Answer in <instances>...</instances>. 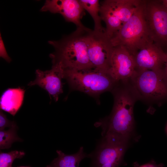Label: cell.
<instances>
[{"mask_svg":"<svg viewBox=\"0 0 167 167\" xmlns=\"http://www.w3.org/2000/svg\"><path fill=\"white\" fill-rule=\"evenodd\" d=\"M90 30L86 27L75 31L58 41L48 43L54 49L49 57L52 63H60L64 70H87L94 69L88 57L87 36Z\"/></svg>","mask_w":167,"mask_h":167,"instance_id":"cell-2","label":"cell"},{"mask_svg":"<svg viewBox=\"0 0 167 167\" xmlns=\"http://www.w3.org/2000/svg\"><path fill=\"white\" fill-rule=\"evenodd\" d=\"M64 75L72 89L93 96L112 91L118 83L108 73L95 69L83 71L65 70Z\"/></svg>","mask_w":167,"mask_h":167,"instance_id":"cell-5","label":"cell"},{"mask_svg":"<svg viewBox=\"0 0 167 167\" xmlns=\"http://www.w3.org/2000/svg\"><path fill=\"white\" fill-rule=\"evenodd\" d=\"M118 83L112 90L114 104L109 116L96 122L103 138L127 143L134 125L133 109L137 98L128 81Z\"/></svg>","mask_w":167,"mask_h":167,"instance_id":"cell-1","label":"cell"},{"mask_svg":"<svg viewBox=\"0 0 167 167\" xmlns=\"http://www.w3.org/2000/svg\"><path fill=\"white\" fill-rule=\"evenodd\" d=\"M27 167V166H20V167Z\"/></svg>","mask_w":167,"mask_h":167,"instance_id":"cell-25","label":"cell"},{"mask_svg":"<svg viewBox=\"0 0 167 167\" xmlns=\"http://www.w3.org/2000/svg\"><path fill=\"white\" fill-rule=\"evenodd\" d=\"M144 14L151 37L161 47L167 45V8L162 0H145Z\"/></svg>","mask_w":167,"mask_h":167,"instance_id":"cell-6","label":"cell"},{"mask_svg":"<svg viewBox=\"0 0 167 167\" xmlns=\"http://www.w3.org/2000/svg\"><path fill=\"white\" fill-rule=\"evenodd\" d=\"M166 53V55H167V58H166V61L165 63V65L164 69H165V71L166 75L167 77V52Z\"/></svg>","mask_w":167,"mask_h":167,"instance_id":"cell-23","label":"cell"},{"mask_svg":"<svg viewBox=\"0 0 167 167\" xmlns=\"http://www.w3.org/2000/svg\"><path fill=\"white\" fill-rule=\"evenodd\" d=\"M105 1L114 15L123 24L131 18L142 1L140 0Z\"/></svg>","mask_w":167,"mask_h":167,"instance_id":"cell-14","label":"cell"},{"mask_svg":"<svg viewBox=\"0 0 167 167\" xmlns=\"http://www.w3.org/2000/svg\"><path fill=\"white\" fill-rule=\"evenodd\" d=\"M134 57L137 69L156 70L164 68L167 55L161 46L152 41L139 50Z\"/></svg>","mask_w":167,"mask_h":167,"instance_id":"cell-12","label":"cell"},{"mask_svg":"<svg viewBox=\"0 0 167 167\" xmlns=\"http://www.w3.org/2000/svg\"><path fill=\"white\" fill-rule=\"evenodd\" d=\"M84 10L79 0H46L40 10L60 14L66 21L74 24L77 28L85 27L81 21Z\"/></svg>","mask_w":167,"mask_h":167,"instance_id":"cell-11","label":"cell"},{"mask_svg":"<svg viewBox=\"0 0 167 167\" xmlns=\"http://www.w3.org/2000/svg\"><path fill=\"white\" fill-rule=\"evenodd\" d=\"M162 1L164 4L167 8V0H162Z\"/></svg>","mask_w":167,"mask_h":167,"instance_id":"cell-24","label":"cell"},{"mask_svg":"<svg viewBox=\"0 0 167 167\" xmlns=\"http://www.w3.org/2000/svg\"><path fill=\"white\" fill-rule=\"evenodd\" d=\"M52 64V68L49 70L43 71L37 69L36 79L30 82L28 85H38L47 91L57 101L59 95L63 92L62 80L64 78V70L60 63Z\"/></svg>","mask_w":167,"mask_h":167,"instance_id":"cell-10","label":"cell"},{"mask_svg":"<svg viewBox=\"0 0 167 167\" xmlns=\"http://www.w3.org/2000/svg\"><path fill=\"white\" fill-rule=\"evenodd\" d=\"M128 81L137 98L156 102L167 99V77L164 68L156 70L136 69Z\"/></svg>","mask_w":167,"mask_h":167,"instance_id":"cell-4","label":"cell"},{"mask_svg":"<svg viewBox=\"0 0 167 167\" xmlns=\"http://www.w3.org/2000/svg\"><path fill=\"white\" fill-rule=\"evenodd\" d=\"M56 152L58 156L46 167H79L83 159L89 157V154L84 152L82 147L76 153L71 155L66 154L60 150H57Z\"/></svg>","mask_w":167,"mask_h":167,"instance_id":"cell-16","label":"cell"},{"mask_svg":"<svg viewBox=\"0 0 167 167\" xmlns=\"http://www.w3.org/2000/svg\"><path fill=\"white\" fill-rule=\"evenodd\" d=\"M25 92L24 89L19 87L5 90L0 97L1 109L14 116L23 103Z\"/></svg>","mask_w":167,"mask_h":167,"instance_id":"cell-13","label":"cell"},{"mask_svg":"<svg viewBox=\"0 0 167 167\" xmlns=\"http://www.w3.org/2000/svg\"><path fill=\"white\" fill-rule=\"evenodd\" d=\"M16 125L14 121H11L6 118V116L3 112L2 110L0 111V131L3 130L6 127L10 128Z\"/></svg>","mask_w":167,"mask_h":167,"instance_id":"cell-20","label":"cell"},{"mask_svg":"<svg viewBox=\"0 0 167 167\" xmlns=\"http://www.w3.org/2000/svg\"><path fill=\"white\" fill-rule=\"evenodd\" d=\"M100 15L102 20L105 23V32L110 39L120 30L123 24L114 15L105 1L100 4Z\"/></svg>","mask_w":167,"mask_h":167,"instance_id":"cell-15","label":"cell"},{"mask_svg":"<svg viewBox=\"0 0 167 167\" xmlns=\"http://www.w3.org/2000/svg\"><path fill=\"white\" fill-rule=\"evenodd\" d=\"M126 145L103 138L95 152L89 154L91 167H119Z\"/></svg>","mask_w":167,"mask_h":167,"instance_id":"cell-8","label":"cell"},{"mask_svg":"<svg viewBox=\"0 0 167 167\" xmlns=\"http://www.w3.org/2000/svg\"><path fill=\"white\" fill-rule=\"evenodd\" d=\"M87 42L88 57L94 69L108 73L113 49L110 39L105 32L90 29L87 35Z\"/></svg>","mask_w":167,"mask_h":167,"instance_id":"cell-7","label":"cell"},{"mask_svg":"<svg viewBox=\"0 0 167 167\" xmlns=\"http://www.w3.org/2000/svg\"><path fill=\"white\" fill-rule=\"evenodd\" d=\"M164 165L162 164L156 165L153 163H148L143 164L139 167H163Z\"/></svg>","mask_w":167,"mask_h":167,"instance_id":"cell-22","label":"cell"},{"mask_svg":"<svg viewBox=\"0 0 167 167\" xmlns=\"http://www.w3.org/2000/svg\"><path fill=\"white\" fill-rule=\"evenodd\" d=\"M17 125L7 130L0 131V149L10 148L12 144L16 141H21L22 140L17 134Z\"/></svg>","mask_w":167,"mask_h":167,"instance_id":"cell-18","label":"cell"},{"mask_svg":"<svg viewBox=\"0 0 167 167\" xmlns=\"http://www.w3.org/2000/svg\"><path fill=\"white\" fill-rule=\"evenodd\" d=\"M85 10L87 11L92 17L94 23V31L99 32H105V28L101 24L100 15V4L98 0H79Z\"/></svg>","mask_w":167,"mask_h":167,"instance_id":"cell-17","label":"cell"},{"mask_svg":"<svg viewBox=\"0 0 167 167\" xmlns=\"http://www.w3.org/2000/svg\"><path fill=\"white\" fill-rule=\"evenodd\" d=\"M136 70L134 56L124 47H113L108 73L117 82L128 81Z\"/></svg>","mask_w":167,"mask_h":167,"instance_id":"cell-9","label":"cell"},{"mask_svg":"<svg viewBox=\"0 0 167 167\" xmlns=\"http://www.w3.org/2000/svg\"><path fill=\"white\" fill-rule=\"evenodd\" d=\"M0 56L8 62H10L11 61V58L9 57L6 52L1 33L0 34Z\"/></svg>","mask_w":167,"mask_h":167,"instance_id":"cell-21","label":"cell"},{"mask_svg":"<svg viewBox=\"0 0 167 167\" xmlns=\"http://www.w3.org/2000/svg\"><path fill=\"white\" fill-rule=\"evenodd\" d=\"M25 155L23 151L15 150L8 153L0 152V167H12V164L16 159L22 158Z\"/></svg>","mask_w":167,"mask_h":167,"instance_id":"cell-19","label":"cell"},{"mask_svg":"<svg viewBox=\"0 0 167 167\" xmlns=\"http://www.w3.org/2000/svg\"><path fill=\"white\" fill-rule=\"evenodd\" d=\"M144 2L142 0L131 18L110 39L113 47L122 46L134 56L146 44L153 41L145 18Z\"/></svg>","mask_w":167,"mask_h":167,"instance_id":"cell-3","label":"cell"}]
</instances>
